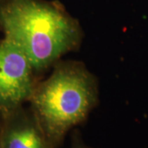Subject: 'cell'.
Instances as JSON below:
<instances>
[{
    "label": "cell",
    "instance_id": "obj_1",
    "mask_svg": "<svg viewBox=\"0 0 148 148\" xmlns=\"http://www.w3.org/2000/svg\"><path fill=\"white\" fill-rule=\"evenodd\" d=\"M0 26L36 72L57 64L82 38L78 22L55 1L0 0Z\"/></svg>",
    "mask_w": 148,
    "mask_h": 148
},
{
    "label": "cell",
    "instance_id": "obj_2",
    "mask_svg": "<svg viewBox=\"0 0 148 148\" xmlns=\"http://www.w3.org/2000/svg\"><path fill=\"white\" fill-rule=\"evenodd\" d=\"M54 65L51 75L36 86L30 101L33 114L57 147L95 108L98 88L95 77L83 64L68 61Z\"/></svg>",
    "mask_w": 148,
    "mask_h": 148
},
{
    "label": "cell",
    "instance_id": "obj_3",
    "mask_svg": "<svg viewBox=\"0 0 148 148\" xmlns=\"http://www.w3.org/2000/svg\"><path fill=\"white\" fill-rule=\"evenodd\" d=\"M35 69L26 53L14 43L0 41V110L10 112L30 101L36 85Z\"/></svg>",
    "mask_w": 148,
    "mask_h": 148
},
{
    "label": "cell",
    "instance_id": "obj_4",
    "mask_svg": "<svg viewBox=\"0 0 148 148\" xmlns=\"http://www.w3.org/2000/svg\"><path fill=\"white\" fill-rule=\"evenodd\" d=\"M18 109L10 111L12 116L0 134V148H56L32 111Z\"/></svg>",
    "mask_w": 148,
    "mask_h": 148
},
{
    "label": "cell",
    "instance_id": "obj_5",
    "mask_svg": "<svg viewBox=\"0 0 148 148\" xmlns=\"http://www.w3.org/2000/svg\"><path fill=\"white\" fill-rule=\"evenodd\" d=\"M72 148H91L87 147L86 145H85L84 143H82L79 138H77L76 136H74L73 143V146Z\"/></svg>",
    "mask_w": 148,
    "mask_h": 148
}]
</instances>
